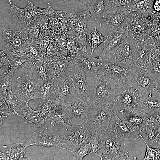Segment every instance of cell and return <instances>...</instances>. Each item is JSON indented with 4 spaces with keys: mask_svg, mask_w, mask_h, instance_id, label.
<instances>
[{
    "mask_svg": "<svg viewBox=\"0 0 160 160\" xmlns=\"http://www.w3.org/2000/svg\"><path fill=\"white\" fill-rule=\"evenodd\" d=\"M94 78V87L92 89H91V107L110 103L119 91L125 87L103 75H99Z\"/></svg>",
    "mask_w": 160,
    "mask_h": 160,
    "instance_id": "1",
    "label": "cell"
},
{
    "mask_svg": "<svg viewBox=\"0 0 160 160\" xmlns=\"http://www.w3.org/2000/svg\"><path fill=\"white\" fill-rule=\"evenodd\" d=\"M152 12L144 15L137 13L130 14L128 26V36L135 43L145 42L153 38Z\"/></svg>",
    "mask_w": 160,
    "mask_h": 160,
    "instance_id": "2",
    "label": "cell"
},
{
    "mask_svg": "<svg viewBox=\"0 0 160 160\" xmlns=\"http://www.w3.org/2000/svg\"><path fill=\"white\" fill-rule=\"evenodd\" d=\"M60 104L77 125L86 124L91 107L89 99L76 93Z\"/></svg>",
    "mask_w": 160,
    "mask_h": 160,
    "instance_id": "3",
    "label": "cell"
},
{
    "mask_svg": "<svg viewBox=\"0 0 160 160\" xmlns=\"http://www.w3.org/2000/svg\"><path fill=\"white\" fill-rule=\"evenodd\" d=\"M101 160H125L129 156L124 140L111 137L104 131L98 132Z\"/></svg>",
    "mask_w": 160,
    "mask_h": 160,
    "instance_id": "4",
    "label": "cell"
},
{
    "mask_svg": "<svg viewBox=\"0 0 160 160\" xmlns=\"http://www.w3.org/2000/svg\"><path fill=\"white\" fill-rule=\"evenodd\" d=\"M157 83L145 66H135L127 86L139 98L142 94L153 89Z\"/></svg>",
    "mask_w": 160,
    "mask_h": 160,
    "instance_id": "5",
    "label": "cell"
},
{
    "mask_svg": "<svg viewBox=\"0 0 160 160\" xmlns=\"http://www.w3.org/2000/svg\"><path fill=\"white\" fill-rule=\"evenodd\" d=\"M135 44L128 35L122 42L109 51L107 60L122 67L133 69L135 67L133 57Z\"/></svg>",
    "mask_w": 160,
    "mask_h": 160,
    "instance_id": "6",
    "label": "cell"
},
{
    "mask_svg": "<svg viewBox=\"0 0 160 160\" xmlns=\"http://www.w3.org/2000/svg\"><path fill=\"white\" fill-rule=\"evenodd\" d=\"M33 66L28 69L22 77L16 79L15 94L24 105L34 100L39 84L33 76Z\"/></svg>",
    "mask_w": 160,
    "mask_h": 160,
    "instance_id": "7",
    "label": "cell"
},
{
    "mask_svg": "<svg viewBox=\"0 0 160 160\" xmlns=\"http://www.w3.org/2000/svg\"><path fill=\"white\" fill-rule=\"evenodd\" d=\"M113 109L111 102L91 107L86 125L94 131H105L109 126Z\"/></svg>",
    "mask_w": 160,
    "mask_h": 160,
    "instance_id": "8",
    "label": "cell"
},
{
    "mask_svg": "<svg viewBox=\"0 0 160 160\" xmlns=\"http://www.w3.org/2000/svg\"><path fill=\"white\" fill-rule=\"evenodd\" d=\"M29 30L23 28L19 30L7 28L2 33L5 49L14 52H26Z\"/></svg>",
    "mask_w": 160,
    "mask_h": 160,
    "instance_id": "9",
    "label": "cell"
},
{
    "mask_svg": "<svg viewBox=\"0 0 160 160\" xmlns=\"http://www.w3.org/2000/svg\"><path fill=\"white\" fill-rule=\"evenodd\" d=\"M132 70L120 66L104 57L100 60L98 75L105 76L119 83L123 87H126L128 85Z\"/></svg>",
    "mask_w": 160,
    "mask_h": 160,
    "instance_id": "10",
    "label": "cell"
},
{
    "mask_svg": "<svg viewBox=\"0 0 160 160\" xmlns=\"http://www.w3.org/2000/svg\"><path fill=\"white\" fill-rule=\"evenodd\" d=\"M105 12L102 18L111 31L128 26L129 21L128 15L131 12L126 9V6L110 8Z\"/></svg>",
    "mask_w": 160,
    "mask_h": 160,
    "instance_id": "11",
    "label": "cell"
},
{
    "mask_svg": "<svg viewBox=\"0 0 160 160\" xmlns=\"http://www.w3.org/2000/svg\"><path fill=\"white\" fill-rule=\"evenodd\" d=\"M25 148L31 145L53 147L69 150L64 147L63 139L58 135L51 133L47 128H41L34 132L31 137L24 143Z\"/></svg>",
    "mask_w": 160,
    "mask_h": 160,
    "instance_id": "12",
    "label": "cell"
},
{
    "mask_svg": "<svg viewBox=\"0 0 160 160\" xmlns=\"http://www.w3.org/2000/svg\"><path fill=\"white\" fill-rule=\"evenodd\" d=\"M105 132L111 137L124 140L134 141L140 137L138 132L129 130L125 123L118 116L114 109L108 127Z\"/></svg>",
    "mask_w": 160,
    "mask_h": 160,
    "instance_id": "13",
    "label": "cell"
},
{
    "mask_svg": "<svg viewBox=\"0 0 160 160\" xmlns=\"http://www.w3.org/2000/svg\"><path fill=\"white\" fill-rule=\"evenodd\" d=\"M139 100L127 86L119 91L111 102L114 109L123 115L134 111L137 106Z\"/></svg>",
    "mask_w": 160,
    "mask_h": 160,
    "instance_id": "14",
    "label": "cell"
},
{
    "mask_svg": "<svg viewBox=\"0 0 160 160\" xmlns=\"http://www.w3.org/2000/svg\"><path fill=\"white\" fill-rule=\"evenodd\" d=\"M95 132L86 125H79L70 130L64 136L63 140L65 145H69L75 151L83 145L88 143Z\"/></svg>",
    "mask_w": 160,
    "mask_h": 160,
    "instance_id": "15",
    "label": "cell"
},
{
    "mask_svg": "<svg viewBox=\"0 0 160 160\" xmlns=\"http://www.w3.org/2000/svg\"><path fill=\"white\" fill-rule=\"evenodd\" d=\"M65 73L73 79L76 92L86 97L90 101L91 89L86 81L87 73L85 72L79 65L71 62L69 63Z\"/></svg>",
    "mask_w": 160,
    "mask_h": 160,
    "instance_id": "16",
    "label": "cell"
},
{
    "mask_svg": "<svg viewBox=\"0 0 160 160\" xmlns=\"http://www.w3.org/2000/svg\"><path fill=\"white\" fill-rule=\"evenodd\" d=\"M135 110L145 115L160 112V93L153 89L143 92Z\"/></svg>",
    "mask_w": 160,
    "mask_h": 160,
    "instance_id": "17",
    "label": "cell"
},
{
    "mask_svg": "<svg viewBox=\"0 0 160 160\" xmlns=\"http://www.w3.org/2000/svg\"><path fill=\"white\" fill-rule=\"evenodd\" d=\"M45 121L50 122L53 126L56 124H58L69 130L79 126L68 115L60 103L49 111L46 117Z\"/></svg>",
    "mask_w": 160,
    "mask_h": 160,
    "instance_id": "18",
    "label": "cell"
},
{
    "mask_svg": "<svg viewBox=\"0 0 160 160\" xmlns=\"http://www.w3.org/2000/svg\"><path fill=\"white\" fill-rule=\"evenodd\" d=\"M72 62L79 65L87 74L94 77L97 76L100 64L99 60L97 61L88 54L87 49L79 52Z\"/></svg>",
    "mask_w": 160,
    "mask_h": 160,
    "instance_id": "19",
    "label": "cell"
},
{
    "mask_svg": "<svg viewBox=\"0 0 160 160\" xmlns=\"http://www.w3.org/2000/svg\"><path fill=\"white\" fill-rule=\"evenodd\" d=\"M42 60L46 62L50 72L51 77L57 79L65 74L70 63L66 56L62 54L45 57Z\"/></svg>",
    "mask_w": 160,
    "mask_h": 160,
    "instance_id": "20",
    "label": "cell"
},
{
    "mask_svg": "<svg viewBox=\"0 0 160 160\" xmlns=\"http://www.w3.org/2000/svg\"><path fill=\"white\" fill-rule=\"evenodd\" d=\"M128 35V26L119 30L111 31L106 36V38L103 43V49L101 54L94 58L95 59H102L108 52L122 42Z\"/></svg>",
    "mask_w": 160,
    "mask_h": 160,
    "instance_id": "21",
    "label": "cell"
},
{
    "mask_svg": "<svg viewBox=\"0 0 160 160\" xmlns=\"http://www.w3.org/2000/svg\"><path fill=\"white\" fill-rule=\"evenodd\" d=\"M17 115L23 119L30 126L41 128H47L45 119L36 110H34L26 103L19 110Z\"/></svg>",
    "mask_w": 160,
    "mask_h": 160,
    "instance_id": "22",
    "label": "cell"
},
{
    "mask_svg": "<svg viewBox=\"0 0 160 160\" xmlns=\"http://www.w3.org/2000/svg\"><path fill=\"white\" fill-rule=\"evenodd\" d=\"M152 50L151 39L143 42L135 43L133 57L135 66L146 65L151 59Z\"/></svg>",
    "mask_w": 160,
    "mask_h": 160,
    "instance_id": "23",
    "label": "cell"
},
{
    "mask_svg": "<svg viewBox=\"0 0 160 160\" xmlns=\"http://www.w3.org/2000/svg\"><path fill=\"white\" fill-rule=\"evenodd\" d=\"M122 116L121 119L132 132H140L144 127L149 124L148 117L135 110Z\"/></svg>",
    "mask_w": 160,
    "mask_h": 160,
    "instance_id": "24",
    "label": "cell"
},
{
    "mask_svg": "<svg viewBox=\"0 0 160 160\" xmlns=\"http://www.w3.org/2000/svg\"><path fill=\"white\" fill-rule=\"evenodd\" d=\"M9 60L11 71L14 72L20 68H30L36 60L31 57L26 52H14L6 49L4 50Z\"/></svg>",
    "mask_w": 160,
    "mask_h": 160,
    "instance_id": "25",
    "label": "cell"
},
{
    "mask_svg": "<svg viewBox=\"0 0 160 160\" xmlns=\"http://www.w3.org/2000/svg\"><path fill=\"white\" fill-rule=\"evenodd\" d=\"M25 148L22 143L4 146L0 149V160H29Z\"/></svg>",
    "mask_w": 160,
    "mask_h": 160,
    "instance_id": "26",
    "label": "cell"
},
{
    "mask_svg": "<svg viewBox=\"0 0 160 160\" xmlns=\"http://www.w3.org/2000/svg\"><path fill=\"white\" fill-rule=\"evenodd\" d=\"M57 79L59 96L60 103L73 96L76 93V90L73 79L67 74L65 73Z\"/></svg>",
    "mask_w": 160,
    "mask_h": 160,
    "instance_id": "27",
    "label": "cell"
},
{
    "mask_svg": "<svg viewBox=\"0 0 160 160\" xmlns=\"http://www.w3.org/2000/svg\"><path fill=\"white\" fill-rule=\"evenodd\" d=\"M9 4L10 8L9 13L17 17L18 22L22 25L23 28H30L33 26L37 20L33 16L27 7L20 9L14 5L11 1Z\"/></svg>",
    "mask_w": 160,
    "mask_h": 160,
    "instance_id": "28",
    "label": "cell"
},
{
    "mask_svg": "<svg viewBox=\"0 0 160 160\" xmlns=\"http://www.w3.org/2000/svg\"><path fill=\"white\" fill-rule=\"evenodd\" d=\"M58 86V85L50 93L47 98L39 104V107L36 109L45 120L49 111L60 103Z\"/></svg>",
    "mask_w": 160,
    "mask_h": 160,
    "instance_id": "29",
    "label": "cell"
},
{
    "mask_svg": "<svg viewBox=\"0 0 160 160\" xmlns=\"http://www.w3.org/2000/svg\"><path fill=\"white\" fill-rule=\"evenodd\" d=\"M58 85V79L54 78H51L47 81L39 83L34 100L39 104L41 103Z\"/></svg>",
    "mask_w": 160,
    "mask_h": 160,
    "instance_id": "30",
    "label": "cell"
},
{
    "mask_svg": "<svg viewBox=\"0 0 160 160\" xmlns=\"http://www.w3.org/2000/svg\"><path fill=\"white\" fill-rule=\"evenodd\" d=\"M110 0H92L89 10L91 17L95 19L97 23L101 27L102 24L100 21L102 14L108 9Z\"/></svg>",
    "mask_w": 160,
    "mask_h": 160,
    "instance_id": "31",
    "label": "cell"
},
{
    "mask_svg": "<svg viewBox=\"0 0 160 160\" xmlns=\"http://www.w3.org/2000/svg\"><path fill=\"white\" fill-rule=\"evenodd\" d=\"M158 133V129L154 125L148 124L139 132L140 137L149 146L156 148Z\"/></svg>",
    "mask_w": 160,
    "mask_h": 160,
    "instance_id": "32",
    "label": "cell"
},
{
    "mask_svg": "<svg viewBox=\"0 0 160 160\" xmlns=\"http://www.w3.org/2000/svg\"><path fill=\"white\" fill-rule=\"evenodd\" d=\"M65 13L71 25L76 27L87 28L88 20L91 17L89 9L79 13L65 12Z\"/></svg>",
    "mask_w": 160,
    "mask_h": 160,
    "instance_id": "33",
    "label": "cell"
},
{
    "mask_svg": "<svg viewBox=\"0 0 160 160\" xmlns=\"http://www.w3.org/2000/svg\"><path fill=\"white\" fill-rule=\"evenodd\" d=\"M154 0H139L135 3L126 6V9L131 12H135L144 15L150 13L153 10L152 7Z\"/></svg>",
    "mask_w": 160,
    "mask_h": 160,
    "instance_id": "34",
    "label": "cell"
},
{
    "mask_svg": "<svg viewBox=\"0 0 160 160\" xmlns=\"http://www.w3.org/2000/svg\"><path fill=\"white\" fill-rule=\"evenodd\" d=\"M33 65L39 83L47 81L51 78L50 72L45 61L42 60H36L33 62Z\"/></svg>",
    "mask_w": 160,
    "mask_h": 160,
    "instance_id": "35",
    "label": "cell"
},
{
    "mask_svg": "<svg viewBox=\"0 0 160 160\" xmlns=\"http://www.w3.org/2000/svg\"><path fill=\"white\" fill-rule=\"evenodd\" d=\"M0 98L5 100L13 114L17 115L23 103L15 93L12 92L11 86L7 89L4 96Z\"/></svg>",
    "mask_w": 160,
    "mask_h": 160,
    "instance_id": "36",
    "label": "cell"
},
{
    "mask_svg": "<svg viewBox=\"0 0 160 160\" xmlns=\"http://www.w3.org/2000/svg\"><path fill=\"white\" fill-rule=\"evenodd\" d=\"M88 30V28H87L76 27L71 25V29L68 32L67 34L73 35L81 44L87 47V37Z\"/></svg>",
    "mask_w": 160,
    "mask_h": 160,
    "instance_id": "37",
    "label": "cell"
},
{
    "mask_svg": "<svg viewBox=\"0 0 160 160\" xmlns=\"http://www.w3.org/2000/svg\"><path fill=\"white\" fill-rule=\"evenodd\" d=\"M106 36H103L98 31L95 27L88 37V42L91 49V55H92L95 50L102 43L104 42V39Z\"/></svg>",
    "mask_w": 160,
    "mask_h": 160,
    "instance_id": "38",
    "label": "cell"
},
{
    "mask_svg": "<svg viewBox=\"0 0 160 160\" xmlns=\"http://www.w3.org/2000/svg\"><path fill=\"white\" fill-rule=\"evenodd\" d=\"M88 143L90 149L89 155L98 156L101 159L102 155L97 132H95L93 133Z\"/></svg>",
    "mask_w": 160,
    "mask_h": 160,
    "instance_id": "39",
    "label": "cell"
},
{
    "mask_svg": "<svg viewBox=\"0 0 160 160\" xmlns=\"http://www.w3.org/2000/svg\"><path fill=\"white\" fill-rule=\"evenodd\" d=\"M0 59L1 79L6 76L11 71V67L8 57L4 50L0 51Z\"/></svg>",
    "mask_w": 160,
    "mask_h": 160,
    "instance_id": "40",
    "label": "cell"
},
{
    "mask_svg": "<svg viewBox=\"0 0 160 160\" xmlns=\"http://www.w3.org/2000/svg\"><path fill=\"white\" fill-rule=\"evenodd\" d=\"M51 40L50 36H47L41 39L38 38L33 43L38 49L41 56V60L45 57L47 49Z\"/></svg>",
    "mask_w": 160,
    "mask_h": 160,
    "instance_id": "41",
    "label": "cell"
},
{
    "mask_svg": "<svg viewBox=\"0 0 160 160\" xmlns=\"http://www.w3.org/2000/svg\"><path fill=\"white\" fill-rule=\"evenodd\" d=\"M145 66L158 82H160V63L151 59Z\"/></svg>",
    "mask_w": 160,
    "mask_h": 160,
    "instance_id": "42",
    "label": "cell"
},
{
    "mask_svg": "<svg viewBox=\"0 0 160 160\" xmlns=\"http://www.w3.org/2000/svg\"><path fill=\"white\" fill-rule=\"evenodd\" d=\"M14 72L11 71L5 76L0 79V97H3L8 88L11 86L14 76Z\"/></svg>",
    "mask_w": 160,
    "mask_h": 160,
    "instance_id": "43",
    "label": "cell"
},
{
    "mask_svg": "<svg viewBox=\"0 0 160 160\" xmlns=\"http://www.w3.org/2000/svg\"><path fill=\"white\" fill-rule=\"evenodd\" d=\"M73 153L72 158L73 160H82L87 155H89L90 149L89 143H85L75 151H71Z\"/></svg>",
    "mask_w": 160,
    "mask_h": 160,
    "instance_id": "44",
    "label": "cell"
},
{
    "mask_svg": "<svg viewBox=\"0 0 160 160\" xmlns=\"http://www.w3.org/2000/svg\"><path fill=\"white\" fill-rule=\"evenodd\" d=\"M0 125L9 116L14 114L5 100L0 98Z\"/></svg>",
    "mask_w": 160,
    "mask_h": 160,
    "instance_id": "45",
    "label": "cell"
},
{
    "mask_svg": "<svg viewBox=\"0 0 160 160\" xmlns=\"http://www.w3.org/2000/svg\"><path fill=\"white\" fill-rule=\"evenodd\" d=\"M145 143L146 146V149L143 160H159L160 157V149L151 147L146 143Z\"/></svg>",
    "mask_w": 160,
    "mask_h": 160,
    "instance_id": "46",
    "label": "cell"
},
{
    "mask_svg": "<svg viewBox=\"0 0 160 160\" xmlns=\"http://www.w3.org/2000/svg\"><path fill=\"white\" fill-rule=\"evenodd\" d=\"M26 52L36 60H41V56L38 49L33 44L28 42Z\"/></svg>",
    "mask_w": 160,
    "mask_h": 160,
    "instance_id": "47",
    "label": "cell"
},
{
    "mask_svg": "<svg viewBox=\"0 0 160 160\" xmlns=\"http://www.w3.org/2000/svg\"><path fill=\"white\" fill-rule=\"evenodd\" d=\"M152 18L154 28L153 38L160 34V12H157L153 10Z\"/></svg>",
    "mask_w": 160,
    "mask_h": 160,
    "instance_id": "48",
    "label": "cell"
},
{
    "mask_svg": "<svg viewBox=\"0 0 160 160\" xmlns=\"http://www.w3.org/2000/svg\"><path fill=\"white\" fill-rule=\"evenodd\" d=\"M139 0H110L108 8L122 6H127L135 3Z\"/></svg>",
    "mask_w": 160,
    "mask_h": 160,
    "instance_id": "49",
    "label": "cell"
},
{
    "mask_svg": "<svg viewBox=\"0 0 160 160\" xmlns=\"http://www.w3.org/2000/svg\"><path fill=\"white\" fill-rule=\"evenodd\" d=\"M150 115V116L148 117L149 124L160 127V112L154 113Z\"/></svg>",
    "mask_w": 160,
    "mask_h": 160,
    "instance_id": "50",
    "label": "cell"
},
{
    "mask_svg": "<svg viewBox=\"0 0 160 160\" xmlns=\"http://www.w3.org/2000/svg\"><path fill=\"white\" fill-rule=\"evenodd\" d=\"M152 8L155 12H160V0H154Z\"/></svg>",
    "mask_w": 160,
    "mask_h": 160,
    "instance_id": "51",
    "label": "cell"
},
{
    "mask_svg": "<svg viewBox=\"0 0 160 160\" xmlns=\"http://www.w3.org/2000/svg\"><path fill=\"white\" fill-rule=\"evenodd\" d=\"M155 126L158 129L157 139L156 148L160 149V127Z\"/></svg>",
    "mask_w": 160,
    "mask_h": 160,
    "instance_id": "52",
    "label": "cell"
},
{
    "mask_svg": "<svg viewBox=\"0 0 160 160\" xmlns=\"http://www.w3.org/2000/svg\"><path fill=\"white\" fill-rule=\"evenodd\" d=\"M86 5L89 7L92 0H79Z\"/></svg>",
    "mask_w": 160,
    "mask_h": 160,
    "instance_id": "53",
    "label": "cell"
},
{
    "mask_svg": "<svg viewBox=\"0 0 160 160\" xmlns=\"http://www.w3.org/2000/svg\"><path fill=\"white\" fill-rule=\"evenodd\" d=\"M153 89L160 93V82L157 83L153 88Z\"/></svg>",
    "mask_w": 160,
    "mask_h": 160,
    "instance_id": "54",
    "label": "cell"
}]
</instances>
